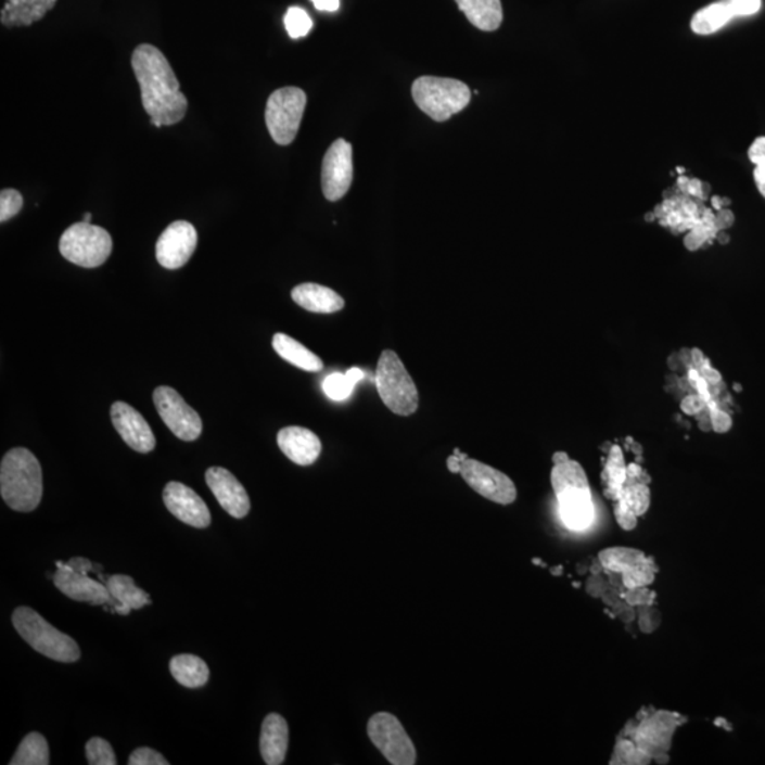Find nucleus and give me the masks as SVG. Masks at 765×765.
<instances>
[{
  "mask_svg": "<svg viewBox=\"0 0 765 765\" xmlns=\"http://www.w3.org/2000/svg\"><path fill=\"white\" fill-rule=\"evenodd\" d=\"M23 207L22 194L15 189H4L0 193V221L11 220Z\"/></svg>",
  "mask_w": 765,
  "mask_h": 765,
  "instance_id": "37",
  "label": "nucleus"
},
{
  "mask_svg": "<svg viewBox=\"0 0 765 765\" xmlns=\"http://www.w3.org/2000/svg\"><path fill=\"white\" fill-rule=\"evenodd\" d=\"M58 0H7L0 21L7 27L30 26L41 21Z\"/></svg>",
  "mask_w": 765,
  "mask_h": 765,
  "instance_id": "26",
  "label": "nucleus"
},
{
  "mask_svg": "<svg viewBox=\"0 0 765 765\" xmlns=\"http://www.w3.org/2000/svg\"><path fill=\"white\" fill-rule=\"evenodd\" d=\"M111 420L117 433L133 451L148 454L156 447L155 435L141 412L124 401H115L111 407Z\"/></svg>",
  "mask_w": 765,
  "mask_h": 765,
  "instance_id": "19",
  "label": "nucleus"
},
{
  "mask_svg": "<svg viewBox=\"0 0 765 765\" xmlns=\"http://www.w3.org/2000/svg\"><path fill=\"white\" fill-rule=\"evenodd\" d=\"M129 765H169L168 760L157 751L150 748H141L129 755Z\"/></svg>",
  "mask_w": 765,
  "mask_h": 765,
  "instance_id": "38",
  "label": "nucleus"
},
{
  "mask_svg": "<svg viewBox=\"0 0 765 765\" xmlns=\"http://www.w3.org/2000/svg\"><path fill=\"white\" fill-rule=\"evenodd\" d=\"M11 765H48L50 764V750L48 740L40 732H29L18 744Z\"/></svg>",
  "mask_w": 765,
  "mask_h": 765,
  "instance_id": "30",
  "label": "nucleus"
},
{
  "mask_svg": "<svg viewBox=\"0 0 765 765\" xmlns=\"http://www.w3.org/2000/svg\"><path fill=\"white\" fill-rule=\"evenodd\" d=\"M285 29L292 39H301L313 30L314 22L303 8L292 7L284 17Z\"/></svg>",
  "mask_w": 765,
  "mask_h": 765,
  "instance_id": "33",
  "label": "nucleus"
},
{
  "mask_svg": "<svg viewBox=\"0 0 765 765\" xmlns=\"http://www.w3.org/2000/svg\"><path fill=\"white\" fill-rule=\"evenodd\" d=\"M356 384L352 382L347 374L333 373L328 375L323 382V391L327 393L329 398L332 400L342 401L346 400L354 392Z\"/></svg>",
  "mask_w": 765,
  "mask_h": 765,
  "instance_id": "35",
  "label": "nucleus"
},
{
  "mask_svg": "<svg viewBox=\"0 0 765 765\" xmlns=\"http://www.w3.org/2000/svg\"><path fill=\"white\" fill-rule=\"evenodd\" d=\"M459 11L463 12L472 26L484 31L498 30L503 21L500 0H456Z\"/></svg>",
  "mask_w": 765,
  "mask_h": 765,
  "instance_id": "27",
  "label": "nucleus"
},
{
  "mask_svg": "<svg viewBox=\"0 0 765 765\" xmlns=\"http://www.w3.org/2000/svg\"><path fill=\"white\" fill-rule=\"evenodd\" d=\"M347 378L352 380V382L359 383L361 379L365 378V373L361 372L360 369L357 368H352L350 370H347Z\"/></svg>",
  "mask_w": 765,
  "mask_h": 765,
  "instance_id": "44",
  "label": "nucleus"
},
{
  "mask_svg": "<svg viewBox=\"0 0 765 765\" xmlns=\"http://www.w3.org/2000/svg\"><path fill=\"white\" fill-rule=\"evenodd\" d=\"M749 160L755 165V184L765 199V137L755 139L749 150Z\"/></svg>",
  "mask_w": 765,
  "mask_h": 765,
  "instance_id": "36",
  "label": "nucleus"
},
{
  "mask_svg": "<svg viewBox=\"0 0 765 765\" xmlns=\"http://www.w3.org/2000/svg\"><path fill=\"white\" fill-rule=\"evenodd\" d=\"M55 564H58V572L53 576L54 586L64 596L92 605H113L114 600L105 583L97 582L88 576V573L73 569L68 563L58 561Z\"/></svg>",
  "mask_w": 765,
  "mask_h": 765,
  "instance_id": "15",
  "label": "nucleus"
},
{
  "mask_svg": "<svg viewBox=\"0 0 765 765\" xmlns=\"http://www.w3.org/2000/svg\"><path fill=\"white\" fill-rule=\"evenodd\" d=\"M310 2L321 12H336L341 7L340 0H310Z\"/></svg>",
  "mask_w": 765,
  "mask_h": 765,
  "instance_id": "41",
  "label": "nucleus"
},
{
  "mask_svg": "<svg viewBox=\"0 0 765 765\" xmlns=\"http://www.w3.org/2000/svg\"><path fill=\"white\" fill-rule=\"evenodd\" d=\"M461 467H462V461L459 459L457 456L448 457L447 459V468L449 472H452V474H461Z\"/></svg>",
  "mask_w": 765,
  "mask_h": 765,
  "instance_id": "43",
  "label": "nucleus"
},
{
  "mask_svg": "<svg viewBox=\"0 0 765 765\" xmlns=\"http://www.w3.org/2000/svg\"><path fill=\"white\" fill-rule=\"evenodd\" d=\"M164 502L169 512L189 526L204 528L211 525L212 514L206 502L189 486L169 482L164 489Z\"/></svg>",
  "mask_w": 765,
  "mask_h": 765,
  "instance_id": "18",
  "label": "nucleus"
},
{
  "mask_svg": "<svg viewBox=\"0 0 765 765\" xmlns=\"http://www.w3.org/2000/svg\"><path fill=\"white\" fill-rule=\"evenodd\" d=\"M132 68L151 124L157 128L179 124L188 113L189 102L162 51L152 44L138 46L132 54Z\"/></svg>",
  "mask_w": 765,
  "mask_h": 765,
  "instance_id": "1",
  "label": "nucleus"
},
{
  "mask_svg": "<svg viewBox=\"0 0 765 765\" xmlns=\"http://www.w3.org/2000/svg\"><path fill=\"white\" fill-rule=\"evenodd\" d=\"M680 726V714L656 712L633 732V740L643 753L652 760H666V751L671 748L672 736Z\"/></svg>",
  "mask_w": 765,
  "mask_h": 765,
  "instance_id": "17",
  "label": "nucleus"
},
{
  "mask_svg": "<svg viewBox=\"0 0 765 765\" xmlns=\"http://www.w3.org/2000/svg\"><path fill=\"white\" fill-rule=\"evenodd\" d=\"M380 398L394 415L408 417L419 410V391L396 352L384 350L375 369Z\"/></svg>",
  "mask_w": 765,
  "mask_h": 765,
  "instance_id": "6",
  "label": "nucleus"
},
{
  "mask_svg": "<svg viewBox=\"0 0 765 765\" xmlns=\"http://www.w3.org/2000/svg\"><path fill=\"white\" fill-rule=\"evenodd\" d=\"M206 482L213 495L216 496L217 502L230 517L235 519L247 517L252 509L247 490L230 471L221 467L208 468Z\"/></svg>",
  "mask_w": 765,
  "mask_h": 765,
  "instance_id": "20",
  "label": "nucleus"
},
{
  "mask_svg": "<svg viewBox=\"0 0 765 765\" xmlns=\"http://www.w3.org/2000/svg\"><path fill=\"white\" fill-rule=\"evenodd\" d=\"M598 560L609 572L623 574V584L627 590L648 587L655 582L658 565L641 550L609 547L600 551Z\"/></svg>",
  "mask_w": 765,
  "mask_h": 765,
  "instance_id": "10",
  "label": "nucleus"
},
{
  "mask_svg": "<svg viewBox=\"0 0 765 765\" xmlns=\"http://www.w3.org/2000/svg\"><path fill=\"white\" fill-rule=\"evenodd\" d=\"M345 139H336L324 153L322 162V192L329 202L341 201L349 192L354 180V155Z\"/></svg>",
  "mask_w": 765,
  "mask_h": 765,
  "instance_id": "13",
  "label": "nucleus"
},
{
  "mask_svg": "<svg viewBox=\"0 0 765 765\" xmlns=\"http://www.w3.org/2000/svg\"><path fill=\"white\" fill-rule=\"evenodd\" d=\"M711 423L713 430L717 431V433H727V431L731 429V419L729 415H726L725 411H722L721 408L717 407L711 408Z\"/></svg>",
  "mask_w": 765,
  "mask_h": 765,
  "instance_id": "40",
  "label": "nucleus"
},
{
  "mask_svg": "<svg viewBox=\"0 0 765 765\" xmlns=\"http://www.w3.org/2000/svg\"><path fill=\"white\" fill-rule=\"evenodd\" d=\"M60 253L67 262L85 268L102 266L113 252L109 231L91 222H76L60 239Z\"/></svg>",
  "mask_w": 765,
  "mask_h": 765,
  "instance_id": "7",
  "label": "nucleus"
},
{
  "mask_svg": "<svg viewBox=\"0 0 765 765\" xmlns=\"http://www.w3.org/2000/svg\"><path fill=\"white\" fill-rule=\"evenodd\" d=\"M370 741L393 765H415L417 763L416 745L412 744L405 727L394 714L380 712L373 714L368 723Z\"/></svg>",
  "mask_w": 765,
  "mask_h": 765,
  "instance_id": "9",
  "label": "nucleus"
},
{
  "mask_svg": "<svg viewBox=\"0 0 765 765\" xmlns=\"http://www.w3.org/2000/svg\"><path fill=\"white\" fill-rule=\"evenodd\" d=\"M291 296L296 305L314 314L340 313L345 308V299L337 292L313 282L295 286Z\"/></svg>",
  "mask_w": 765,
  "mask_h": 765,
  "instance_id": "23",
  "label": "nucleus"
},
{
  "mask_svg": "<svg viewBox=\"0 0 765 765\" xmlns=\"http://www.w3.org/2000/svg\"><path fill=\"white\" fill-rule=\"evenodd\" d=\"M86 754L87 762L91 765H115L118 763L113 745L101 737H92L91 740H88Z\"/></svg>",
  "mask_w": 765,
  "mask_h": 765,
  "instance_id": "34",
  "label": "nucleus"
},
{
  "mask_svg": "<svg viewBox=\"0 0 765 765\" xmlns=\"http://www.w3.org/2000/svg\"><path fill=\"white\" fill-rule=\"evenodd\" d=\"M13 627L35 651L58 662H77L81 652L77 642L62 630L55 629L35 610L18 607L13 612Z\"/></svg>",
  "mask_w": 765,
  "mask_h": 765,
  "instance_id": "4",
  "label": "nucleus"
},
{
  "mask_svg": "<svg viewBox=\"0 0 765 765\" xmlns=\"http://www.w3.org/2000/svg\"><path fill=\"white\" fill-rule=\"evenodd\" d=\"M533 563L544 565V568H545L544 561H541L539 559H533Z\"/></svg>",
  "mask_w": 765,
  "mask_h": 765,
  "instance_id": "47",
  "label": "nucleus"
},
{
  "mask_svg": "<svg viewBox=\"0 0 765 765\" xmlns=\"http://www.w3.org/2000/svg\"><path fill=\"white\" fill-rule=\"evenodd\" d=\"M278 447L296 466L308 467L321 456L318 435L304 426H285L277 435Z\"/></svg>",
  "mask_w": 765,
  "mask_h": 765,
  "instance_id": "21",
  "label": "nucleus"
},
{
  "mask_svg": "<svg viewBox=\"0 0 765 765\" xmlns=\"http://www.w3.org/2000/svg\"><path fill=\"white\" fill-rule=\"evenodd\" d=\"M169 670L176 681L189 689L202 688L211 676L207 663L202 658L189 653L171 658Z\"/></svg>",
  "mask_w": 765,
  "mask_h": 765,
  "instance_id": "29",
  "label": "nucleus"
},
{
  "mask_svg": "<svg viewBox=\"0 0 765 765\" xmlns=\"http://www.w3.org/2000/svg\"><path fill=\"white\" fill-rule=\"evenodd\" d=\"M91 213H86L85 217H82V221L91 222Z\"/></svg>",
  "mask_w": 765,
  "mask_h": 765,
  "instance_id": "46",
  "label": "nucleus"
},
{
  "mask_svg": "<svg viewBox=\"0 0 765 765\" xmlns=\"http://www.w3.org/2000/svg\"><path fill=\"white\" fill-rule=\"evenodd\" d=\"M197 247V231L189 221L171 222L156 243V259L166 270H179Z\"/></svg>",
  "mask_w": 765,
  "mask_h": 765,
  "instance_id": "14",
  "label": "nucleus"
},
{
  "mask_svg": "<svg viewBox=\"0 0 765 765\" xmlns=\"http://www.w3.org/2000/svg\"><path fill=\"white\" fill-rule=\"evenodd\" d=\"M306 106V94L298 87H284L268 99L266 124L273 142L290 145L299 131Z\"/></svg>",
  "mask_w": 765,
  "mask_h": 765,
  "instance_id": "8",
  "label": "nucleus"
},
{
  "mask_svg": "<svg viewBox=\"0 0 765 765\" xmlns=\"http://www.w3.org/2000/svg\"><path fill=\"white\" fill-rule=\"evenodd\" d=\"M272 347L278 355L289 364L296 366L305 372H321L323 361L321 357L310 352L303 343L295 341L294 337L285 335V333H276L272 337Z\"/></svg>",
  "mask_w": 765,
  "mask_h": 765,
  "instance_id": "28",
  "label": "nucleus"
},
{
  "mask_svg": "<svg viewBox=\"0 0 765 765\" xmlns=\"http://www.w3.org/2000/svg\"><path fill=\"white\" fill-rule=\"evenodd\" d=\"M550 481L558 498L563 525L572 532H584L591 527L596 519V508L583 467L573 459L556 463Z\"/></svg>",
  "mask_w": 765,
  "mask_h": 765,
  "instance_id": "2",
  "label": "nucleus"
},
{
  "mask_svg": "<svg viewBox=\"0 0 765 765\" xmlns=\"http://www.w3.org/2000/svg\"><path fill=\"white\" fill-rule=\"evenodd\" d=\"M153 403L161 419L168 429L182 442H194L202 435L201 416L183 400L175 388L160 386L153 392Z\"/></svg>",
  "mask_w": 765,
  "mask_h": 765,
  "instance_id": "11",
  "label": "nucleus"
},
{
  "mask_svg": "<svg viewBox=\"0 0 765 765\" xmlns=\"http://www.w3.org/2000/svg\"><path fill=\"white\" fill-rule=\"evenodd\" d=\"M702 398L699 397H688L684 401V405H681V408H684L688 415H694V412H698L700 408H702Z\"/></svg>",
  "mask_w": 765,
  "mask_h": 765,
  "instance_id": "42",
  "label": "nucleus"
},
{
  "mask_svg": "<svg viewBox=\"0 0 765 765\" xmlns=\"http://www.w3.org/2000/svg\"><path fill=\"white\" fill-rule=\"evenodd\" d=\"M105 584L114 600L111 609L117 614L128 615L132 610H141L152 602L150 595L142 588H138L132 577L115 574V576L106 578Z\"/></svg>",
  "mask_w": 765,
  "mask_h": 765,
  "instance_id": "25",
  "label": "nucleus"
},
{
  "mask_svg": "<svg viewBox=\"0 0 765 765\" xmlns=\"http://www.w3.org/2000/svg\"><path fill=\"white\" fill-rule=\"evenodd\" d=\"M615 519L621 528L630 532L638 525V517L625 507V505L616 502L614 508Z\"/></svg>",
  "mask_w": 765,
  "mask_h": 765,
  "instance_id": "39",
  "label": "nucleus"
},
{
  "mask_svg": "<svg viewBox=\"0 0 765 765\" xmlns=\"http://www.w3.org/2000/svg\"><path fill=\"white\" fill-rule=\"evenodd\" d=\"M649 482H651V477L638 463H629L627 467V481H625L616 502L625 505L638 518L643 517L648 512L649 507H651Z\"/></svg>",
  "mask_w": 765,
  "mask_h": 765,
  "instance_id": "24",
  "label": "nucleus"
},
{
  "mask_svg": "<svg viewBox=\"0 0 765 765\" xmlns=\"http://www.w3.org/2000/svg\"><path fill=\"white\" fill-rule=\"evenodd\" d=\"M652 758L635 744L634 740L620 739L612 754L611 764H649Z\"/></svg>",
  "mask_w": 765,
  "mask_h": 765,
  "instance_id": "32",
  "label": "nucleus"
},
{
  "mask_svg": "<svg viewBox=\"0 0 765 765\" xmlns=\"http://www.w3.org/2000/svg\"><path fill=\"white\" fill-rule=\"evenodd\" d=\"M461 475L475 493L490 502L510 505L518 498L517 486L507 474L476 459L468 458L462 462Z\"/></svg>",
  "mask_w": 765,
  "mask_h": 765,
  "instance_id": "12",
  "label": "nucleus"
},
{
  "mask_svg": "<svg viewBox=\"0 0 765 765\" xmlns=\"http://www.w3.org/2000/svg\"><path fill=\"white\" fill-rule=\"evenodd\" d=\"M602 481L605 484V496L611 500H619L625 481H627V466L623 456V449L619 445L611 447L609 459H607Z\"/></svg>",
  "mask_w": 765,
  "mask_h": 765,
  "instance_id": "31",
  "label": "nucleus"
},
{
  "mask_svg": "<svg viewBox=\"0 0 765 765\" xmlns=\"http://www.w3.org/2000/svg\"><path fill=\"white\" fill-rule=\"evenodd\" d=\"M289 744V723L281 714H267L263 722L262 735H259V751H262L264 763L268 765L284 763Z\"/></svg>",
  "mask_w": 765,
  "mask_h": 765,
  "instance_id": "22",
  "label": "nucleus"
},
{
  "mask_svg": "<svg viewBox=\"0 0 765 765\" xmlns=\"http://www.w3.org/2000/svg\"><path fill=\"white\" fill-rule=\"evenodd\" d=\"M568 459H570L569 456H568V454H565V452H556L554 456H553V463H554V466H556V463H561V462L568 461Z\"/></svg>",
  "mask_w": 765,
  "mask_h": 765,
  "instance_id": "45",
  "label": "nucleus"
},
{
  "mask_svg": "<svg viewBox=\"0 0 765 765\" xmlns=\"http://www.w3.org/2000/svg\"><path fill=\"white\" fill-rule=\"evenodd\" d=\"M762 7L763 0H717L694 13L690 29L700 36L713 35L732 18L753 16L762 11Z\"/></svg>",
  "mask_w": 765,
  "mask_h": 765,
  "instance_id": "16",
  "label": "nucleus"
},
{
  "mask_svg": "<svg viewBox=\"0 0 765 765\" xmlns=\"http://www.w3.org/2000/svg\"><path fill=\"white\" fill-rule=\"evenodd\" d=\"M0 494L9 508L34 512L43 496L39 459L26 448H13L0 463Z\"/></svg>",
  "mask_w": 765,
  "mask_h": 765,
  "instance_id": "3",
  "label": "nucleus"
},
{
  "mask_svg": "<svg viewBox=\"0 0 765 765\" xmlns=\"http://www.w3.org/2000/svg\"><path fill=\"white\" fill-rule=\"evenodd\" d=\"M411 94L419 109L437 123H444L461 113L472 97L466 82L431 76L417 78L412 82Z\"/></svg>",
  "mask_w": 765,
  "mask_h": 765,
  "instance_id": "5",
  "label": "nucleus"
}]
</instances>
